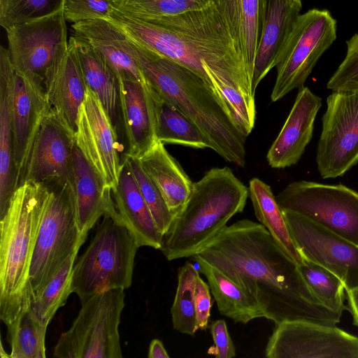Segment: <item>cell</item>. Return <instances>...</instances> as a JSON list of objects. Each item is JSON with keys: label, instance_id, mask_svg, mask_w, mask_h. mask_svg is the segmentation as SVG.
Wrapping results in <instances>:
<instances>
[{"label": "cell", "instance_id": "cell-39", "mask_svg": "<svg viewBox=\"0 0 358 358\" xmlns=\"http://www.w3.org/2000/svg\"><path fill=\"white\" fill-rule=\"evenodd\" d=\"M346 44V55L329 80L327 88L332 92H358V33Z\"/></svg>", "mask_w": 358, "mask_h": 358}, {"label": "cell", "instance_id": "cell-30", "mask_svg": "<svg viewBox=\"0 0 358 358\" xmlns=\"http://www.w3.org/2000/svg\"><path fill=\"white\" fill-rule=\"evenodd\" d=\"M249 196L255 215L287 255L299 265L303 256L295 243L271 187L255 178L249 182Z\"/></svg>", "mask_w": 358, "mask_h": 358}, {"label": "cell", "instance_id": "cell-4", "mask_svg": "<svg viewBox=\"0 0 358 358\" xmlns=\"http://www.w3.org/2000/svg\"><path fill=\"white\" fill-rule=\"evenodd\" d=\"M248 188L228 166L208 170L193 182L191 193L163 236L160 250L169 261L192 257L241 213Z\"/></svg>", "mask_w": 358, "mask_h": 358}, {"label": "cell", "instance_id": "cell-28", "mask_svg": "<svg viewBox=\"0 0 358 358\" xmlns=\"http://www.w3.org/2000/svg\"><path fill=\"white\" fill-rule=\"evenodd\" d=\"M73 43L87 87L96 96L115 124L120 115L118 77L105 58L87 41L73 34Z\"/></svg>", "mask_w": 358, "mask_h": 358}, {"label": "cell", "instance_id": "cell-14", "mask_svg": "<svg viewBox=\"0 0 358 358\" xmlns=\"http://www.w3.org/2000/svg\"><path fill=\"white\" fill-rule=\"evenodd\" d=\"M75 135L50 108L41 121L18 176L23 183H73Z\"/></svg>", "mask_w": 358, "mask_h": 358}, {"label": "cell", "instance_id": "cell-40", "mask_svg": "<svg viewBox=\"0 0 358 358\" xmlns=\"http://www.w3.org/2000/svg\"><path fill=\"white\" fill-rule=\"evenodd\" d=\"M113 0H65L63 13L66 21L77 23L82 21L107 20L113 8Z\"/></svg>", "mask_w": 358, "mask_h": 358}, {"label": "cell", "instance_id": "cell-23", "mask_svg": "<svg viewBox=\"0 0 358 358\" xmlns=\"http://www.w3.org/2000/svg\"><path fill=\"white\" fill-rule=\"evenodd\" d=\"M15 69L8 49L0 48V219L5 215L17 187L12 127Z\"/></svg>", "mask_w": 358, "mask_h": 358}, {"label": "cell", "instance_id": "cell-32", "mask_svg": "<svg viewBox=\"0 0 358 358\" xmlns=\"http://www.w3.org/2000/svg\"><path fill=\"white\" fill-rule=\"evenodd\" d=\"M48 325L40 321L29 307L7 329L10 346L9 357L44 358Z\"/></svg>", "mask_w": 358, "mask_h": 358}, {"label": "cell", "instance_id": "cell-36", "mask_svg": "<svg viewBox=\"0 0 358 358\" xmlns=\"http://www.w3.org/2000/svg\"><path fill=\"white\" fill-rule=\"evenodd\" d=\"M210 0H113V8L142 20L158 19L206 8Z\"/></svg>", "mask_w": 358, "mask_h": 358}, {"label": "cell", "instance_id": "cell-37", "mask_svg": "<svg viewBox=\"0 0 358 358\" xmlns=\"http://www.w3.org/2000/svg\"><path fill=\"white\" fill-rule=\"evenodd\" d=\"M65 0H0V24L7 30L63 10Z\"/></svg>", "mask_w": 358, "mask_h": 358}, {"label": "cell", "instance_id": "cell-18", "mask_svg": "<svg viewBox=\"0 0 358 358\" xmlns=\"http://www.w3.org/2000/svg\"><path fill=\"white\" fill-rule=\"evenodd\" d=\"M301 0H259V42L252 92L278 64L284 47L301 15Z\"/></svg>", "mask_w": 358, "mask_h": 358}, {"label": "cell", "instance_id": "cell-1", "mask_svg": "<svg viewBox=\"0 0 358 358\" xmlns=\"http://www.w3.org/2000/svg\"><path fill=\"white\" fill-rule=\"evenodd\" d=\"M252 296L265 318L338 324L343 313L327 307L298 264L260 223L244 219L226 226L197 254Z\"/></svg>", "mask_w": 358, "mask_h": 358}, {"label": "cell", "instance_id": "cell-33", "mask_svg": "<svg viewBox=\"0 0 358 358\" xmlns=\"http://www.w3.org/2000/svg\"><path fill=\"white\" fill-rule=\"evenodd\" d=\"M78 251L77 249L70 255L41 292L31 301V310L46 325L73 293L72 272Z\"/></svg>", "mask_w": 358, "mask_h": 358}, {"label": "cell", "instance_id": "cell-22", "mask_svg": "<svg viewBox=\"0 0 358 358\" xmlns=\"http://www.w3.org/2000/svg\"><path fill=\"white\" fill-rule=\"evenodd\" d=\"M73 196L76 215L80 233L88 231L103 216L120 220L113 199L96 173L77 147L73 150Z\"/></svg>", "mask_w": 358, "mask_h": 358}, {"label": "cell", "instance_id": "cell-6", "mask_svg": "<svg viewBox=\"0 0 358 358\" xmlns=\"http://www.w3.org/2000/svg\"><path fill=\"white\" fill-rule=\"evenodd\" d=\"M90 244L75 262L73 293L80 303L95 294L129 288L139 246L120 220L102 217Z\"/></svg>", "mask_w": 358, "mask_h": 358}, {"label": "cell", "instance_id": "cell-34", "mask_svg": "<svg viewBox=\"0 0 358 358\" xmlns=\"http://www.w3.org/2000/svg\"><path fill=\"white\" fill-rule=\"evenodd\" d=\"M199 271L189 262L178 270V285L171 308L173 329L182 334L194 336L198 330L194 305V292Z\"/></svg>", "mask_w": 358, "mask_h": 358}, {"label": "cell", "instance_id": "cell-27", "mask_svg": "<svg viewBox=\"0 0 358 358\" xmlns=\"http://www.w3.org/2000/svg\"><path fill=\"white\" fill-rule=\"evenodd\" d=\"M224 18L250 78L259 42V0H210Z\"/></svg>", "mask_w": 358, "mask_h": 358}, {"label": "cell", "instance_id": "cell-11", "mask_svg": "<svg viewBox=\"0 0 358 358\" xmlns=\"http://www.w3.org/2000/svg\"><path fill=\"white\" fill-rule=\"evenodd\" d=\"M15 71L43 83L62 61L68 50L63 10L6 30Z\"/></svg>", "mask_w": 358, "mask_h": 358}, {"label": "cell", "instance_id": "cell-15", "mask_svg": "<svg viewBox=\"0 0 358 358\" xmlns=\"http://www.w3.org/2000/svg\"><path fill=\"white\" fill-rule=\"evenodd\" d=\"M75 139L77 147L104 187L113 192L123 167L116 127L101 101L88 87L79 109Z\"/></svg>", "mask_w": 358, "mask_h": 358}, {"label": "cell", "instance_id": "cell-44", "mask_svg": "<svg viewBox=\"0 0 358 358\" xmlns=\"http://www.w3.org/2000/svg\"><path fill=\"white\" fill-rule=\"evenodd\" d=\"M148 357L149 358H169L162 342L157 338L153 339L149 347Z\"/></svg>", "mask_w": 358, "mask_h": 358}, {"label": "cell", "instance_id": "cell-9", "mask_svg": "<svg viewBox=\"0 0 358 358\" xmlns=\"http://www.w3.org/2000/svg\"><path fill=\"white\" fill-rule=\"evenodd\" d=\"M336 39V21L327 10L310 9L299 16L284 47L271 99L277 101L304 83Z\"/></svg>", "mask_w": 358, "mask_h": 358}, {"label": "cell", "instance_id": "cell-10", "mask_svg": "<svg viewBox=\"0 0 358 358\" xmlns=\"http://www.w3.org/2000/svg\"><path fill=\"white\" fill-rule=\"evenodd\" d=\"M276 200L288 210L320 224L358 245V192L343 185L299 180L280 191Z\"/></svg>", "mask_w": 358, "mask_h": 358}, {"label": "cell", "instance_id": "cell-17", "mask_svg": "<svg viewBox=\"0 0 358 358\" xmlns=\"http://www.w3.org/2000/svg\"><path fill=\"white\" fill-rule=\"evenodd\" d=\"M120 115L127 143L124 157L139 159L159 141L157 125L162 99L150 83L118 78Z\"/></svg>", "mask_w": 358, "mask_h": 358}, {"label": "cell", "instance_id": "cell-12", "mask_svg": "<svg viewBox=\"0 0 358 358\" xmlns=\"http://www.w3.org/2000/svg\"><path fill=\"white\" fill-rule=\"evenodd\" d=\"M322 122L317 169L323 179L342 176L358 163V92H332Z\"/></svg>", "mask_w": 358, "mask_h": 358}, {"label": "cell", "instance_id": "cell-20", "mask_svg": "<svg viewBox=\"0 0 358 358\" xmlns=\"http://www.w3.org/2000/svg\"><path fill=\"white\" fill-rule=\"evenodd\" d=\"M50 109L43 82L15 71L11 115L17 178L37 128Z\"/></svg>", "mask_w": 358, "mask_h": 358}, {"label": "cell", "instance_id": "cell-24", "mask_svg": "<svg viewBox=\"0 0 358 358\" xmlns=\"http://www.w3.org/2000/svg\"><path fill=\"white\" fill-rule=\"evenodd\" d=\"M74 34L87 41L110 66L118 78L149 83L129 51L126 34L108 20L96 19L74 23Z\"/></svg>", "mask_w": 358, "mask_h": 358}, {"label": "cell", "instance_id": "cell-35", "mask_svg": "<svg viewBox=\"0 0 358 358\" xmlns=\"http://www.w3.org/2000/svg\"><path fill=\"white\" fill-rule=\"evenodd\" d=\"M298 266L308 286L327 307L340 313L348 310L344 304L345 287L337 275L306 257Z\"/></svg>", "mask_w": 358, "mask_h": 358}, {"label": "cell", "instance_id": "cell-29", "mask_svg": "<svg viewBox=\"0 0 358 358\" xmlns=\"http://www.w3.org/2000/svg\"><path fill=\"white\" fill-rule=\"evenodd\" d=\"M192 258L197 264L199 272L206 278L221 315L243 324L265 317L258 303L242 288L199 255H194Z\"/></svg>", "mask_w": 358, "mask_h": 358}, {"label": "cell", "instance_id": "cell-19", "mask_svg": "<svg viewBox=\"0 0 358 358\" xmlns=\"http://www.w3.org/2000/svg\"><path fill=\"white\" fill-rule=\"evenodd\" d=\"M293 106L266 155L269 166L284 169L296 164L313 135L314 123L322 99L308 87L298 89Z\"/></svg>", "mask_w": 358, "mask_h": 358}, {"label": "cell", "instance_id": "cell-7", "mask_svg": "<svg viewBox=\"0 0 358 358\" xmlns=\"http://www.w3.org/2000/svg\"><path fill=\"white\" fill-rule=\"evenodd\" d=\"M41 185L43 210L29 272L32 299L87 238L76 220L73 183L52 181Z\"/></svg>", "mask_w": 358, "mask_h": 358}, {"label": "cell", "instance_id": "cell-41", "mask_svg": "<svg viewBox=\"0 0 358 358\" xmlns=\"http://www.w3.org/2000/svg\"><path fill=\"white\" fill-rule=\"evenodd\" d=\"M214 345L210 347L207 353L217 358H232L236 357V348L224 320H217L210 325Z\"/></svg>", "mask_w": 358, "mask_h": 358}, {"label": "cell", "instance_id": "cell-5", "mask_svg": "<svg viewBox=\"0 0 358 358\" xmlns=\"http://www.w3.org/2000/svg\"><path fill=\"white\" fill-rule=\"evenodd\" d=\"M43 203V185L23 183L0 219V319L7 329L31 306L29 272Z\"/></svg>", "mask_w": 358, "mask_h": 358}, {"label": "cell", "instance_id": "cell-13", "mask_svg": "<svg viewBox=\"0 0 358 358\" xmlns=\"http://www.w3.org/2000/svg\"><path fill=\"white\" fill-rule=\"evenodd\" d=\"M267 358H358V337L336 325L287 320L275 325Z\"/></svg>", "mask_w": 358, "mask_h": 358}, {"label": "cell", "instance_id": "cell-2", "mask_svg": "<svg viewBox=\"0 0 358 358\" xmlns=\"http://www.w3.org/2000/svg\"><path fill=\"white\" fill-rule=\"evenodd\" d=\"M107 20L133 41L183 65L208 85L203 62L220 80L255 96L244 59L213 3L201 9L147 20L113 8Z\"/></svg>", "mask_w": 358, "mask_h": 358}, {"label": "cell", "instance_id": "cell-16", "mask_svg": "<svg viewBox=\"0 0 358 358\" xmlns=\"http://www.w3.org/2000/svg\"><path fill=\"white\" fill-rule=\"evenodd\" d=\"M291 235L303 257L327 268L345 290L358 286V245L299 213L283 210Z\"/></svg>", "mask_w": 358, "mask_h": 358}, {"label": "cell", "instance_id": "cell-8", "mask_svg": "<svg viewBox=\"0 0 358 358\" xmlns=\"http://www.w3.org/2000/svg\"><path fill=\"white\" fill-rule=\"evenodd\" d=\"M124 289H112L81 303L69 329L53 350L57 358H122L119 325L124 307Z\"/></svg>", "mask_w": 358, "mask_h": 358}, {"label": "cell", "instance_id": "cell-31", "mask_svg": "<svg viewBox=\"0 0 358 358\" xmlns=\"http://www.w3.org/2000/svg\"><path fill=\"white\" fill-rule=\"evenodd\" d=\"M157 135L158 141L164 145L210 148L209 142L201 129L178 108L163 100L159 109Z\"/></svg>", "mask_w": 358, "mask_h": 358}, {"label": "cell", "instance_id": "cell-42", "mask_svg": "<svg viewBox=\"0 0 358 358\" xmlns=\"http://www.w3.org/2000/svg\"><path fill=\"white\" fill-rule=\"evenodd\" d=\"M194 305L197 329L206 330L210 316L212 301L209 285L201 277L196 284Z\"/></svg>", "mask_w": 358, "mask_h": 358}, {"label": "cell", "instance_id": "cell-38", "mask_svg": "<svg viewBox=\"0 0 358 358\" xmlns=\"http://www.w3.org/2000/svg\"><path fill=\"white\" fill-rule=\"evenodd\" d=\"M124 161L128 164L154 221L164 236L169 230L174 216L171 213L159 189L144 171L139 160L124 157Z\"/></svg>", "mask_w": 358, "mask_h": 358}, {"label": "cell", "instance_id": "cell-43", "mask_svg": "<svg viewBox=\"0 0 358 358\" xmlns=\"http://www.w3.org/2000/svg\"><path fill=\"white\" fill-rule=\"evenodd\" d=\"M348 300V310L350 312L353 324L358 328V286L347 292Z\"/></svg>", "mask_w": 358, "mask_h": 358}, {"label": "cell", "instance_id": "cell-21", "mask_svg": "<svg viewBox=\"0 0 358 358\" xmlns=\"http://www.w3.org/2000/svg\"><path fill=\"white\" fill-rule=\"evenodd\" d=\"M43 85L50 108L75 135L87 86L76 49L70 39L65 57L46 77Z\"/></svg>", "mask_w": 358, "mask_h": 358}, {"label": "cell", "instance_id": "cell-3", "mask_svg": "<svg viewBox=\"0 0 358 358\" xmlns=\"http://www.w3.org/2000/svg\"><path fill=\"white\" fill-rule=\"evenodd\" d=\"M127 46L161 99L178 108L201 129L210 149L225 161L244 166L246 137L209 85L183 65L129 37Z\"/></svg>", "mask_w": 358, "mask_h": 358}, {"label": "cell", "instance_id": "cell-26", "mask_svg": "<svg viewBox=\"0 0 358 358\" xmlns=\"http://www.w3.org/2000/svg\"><path fill=\"white\" fill-rule=\"evenodd\" d=\"M138 160L144 171L159 189L175 217L186 203L193 182L160 141Z\"/></svg>", "mask_w": 358, "mask_h": 358}, {"label": "cell", "instance_id": "cell-25", "mask_svg": "<svg viewBox=\"0 0 358 358\" xmlns=\"http://www.w3.org/2000/svg\"><path fill=\"white\" fill-rule=\"evenodd\" d=\"M117 213L123 224L140 247L160 250L163 236L140 192L134 175L126 161L116 189L112 192Z\"/></svg>", "mask_w": 358, "mask_h": 358}]
</instances>
